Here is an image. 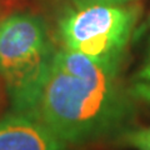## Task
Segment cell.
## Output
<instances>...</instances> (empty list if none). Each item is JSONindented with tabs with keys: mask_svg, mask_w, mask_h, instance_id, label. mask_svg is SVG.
<instances>
[{
	"mask_svg": "<svg viewBox=\"0 0 150 150\" xmlns=\"http://www.w3.org/2000/svg\"><path fill=\"white\" fill-rule=\"evenodd\" d=\"M116 71L75 51H56L29 116L63 143L79 144L109 133L126 112Z\"/></svg>",
	"mask_w": 150,
	"mask_h": 150,
	"instance_id": "cell-1",
	"label": "cell"
},
{
	"mask_svg": "<svg viewBox=\"0 0 150 150\" xmlns=\"http://www.w3.org/2000/svg\"><path fill=\"white\" fill-rule=\"evenodd\" d=\"M53 56L39 16L14 11L0 21V76L18 114L30 115Z\"/></svg>",
	"mask_w": 150,
	"mask_h": 150,
	"instance_id": "cell-2",
	"label": "cell"
},
{
	"mask_svg": "<svg viewBox=\"0 0 150 150\" xmlns=\"http://www.w3.org/2000/svg\"><path fill=\"white\" fill-rule=\"evenodd\" d=\"M138 6L94 5L75 9L60 19L65 48L103 67L116 68L138 20Z\"/></svg>",
	"mask_w": 150,
	"mask_h": 150,
	"instance_id": "cell-3",
	"label": "cell"
},
{
	"mask_svg": "<svg viewBox=\"0 0 150 150\" xmlns=\"http://www.w3.org/2000/svg\"><path fill=\"white\" fill-rule=\"evenodd\" d=\"M0 150H64V145L45 125L15 114L0 119Z\"/></svg>",
	"mask_w": 150,
	"mask_h": 150,
	"instance_id": "cell-4",
	"label": "cell"
},
{
	"mask_svg": "<svg viewBox=\"0 0 150 150\" xmlns=\"http://www.w3.org/2000/svg\"><path fill=\"white\" fill-rule=\"evenodd\" d=\"M16 3L15 0H0V21L4 18H6L9 14L14 13L13 10L15 9ZM8 90L5 86L3 78L0 76V112L3 111V109L6 105V100H8Z\"/></svg>",
	"mask_w": 150,
	"mask_h": 150,
	"instance_id": "cell-5",
	"label": "cell"
},
{
	"mask_svg": "<svg viewBox=\"0 0 150 150\" xmlns=\"http://www.w3.org/2000/svg\"><path fill=\"white\" fill-rule=\"evenodd\" d=\"M134 94L150 101V63H148L146 67L139 74V80L135 84Z\"/></svg>",
	"mask_w": 150,
	"mask_h": 150,
	"instance_id": "cell-6",
	"label": "cell"
},
{
	"mask_svg": "<svg viewBox=\"0 0 150 150\" xmlns=\"http://www.w3.org/2000/svg\"><path fill=\"white\" fill-rule=\"evenodd\" d=\"M128 143L139 150H150V137L145 135L142 130L129 134Z\"/></svg>",
	"mask_w": 150,
	"mask_h": 150,
	"instance_id": "cell-7",
	"label": "cell"
},
{
	"mask_svg": "<svg viewBox=\"0 0 150 150\" xmlns=\"http://www.w3.org/2000/svg\"><path fill=\"white\" fill-rule=\"evenodd\" d=\"M75 8H88L94 5H123L133 0H71Z\"/></svg>",
	"mask_w": 150,
	"mask_h": 150,
	"instance_id": "cell-8",
	"label": "cell"
},
{
	"mask_svg": "<svg viewBox=\"0 0 150 150\" xmlns=\"http://www.w3.org/2000/svg\"><path fill=\"white\" fill-rule=\"evenodd\" d=\"M143 133L145 134V135H148V137H150V129H145V130H142Z\"/></svg>",
	"mask_w": 150,
	"mask_h": 150,
	"instance_id": "cell-9",
	"label": "cell"
}]
</instances>
